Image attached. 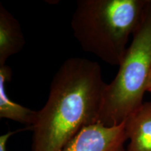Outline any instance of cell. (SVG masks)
Returning <instances> with one entry per match:
<instances>
[{
    "label": "cell",
    "mask_w": 151,
    "mask_h": 151,
    "mask_svg": "<svg viewBox=\"0 0 151 151\" xmlns=\"http://www.w3.org/2000/svg\"><path fill=\"white\" fill-rule=\"evenodd\" d=\"M107 85L97 62L66 60L52 78L46 103L37 111L32 151H62L81 129L97 122Z\"/></svg>",
    "instance_id": "1"
},
{
    "label": "cell",
    "mask_w": 151,
    "mask_h": 151,
    "mask_svg": "<svg viewBox=\"0 0 151 151\" xmlns=\"http://www.w3.org/2000/svg\"><path fill=\"white\" fill-rule=\"evenodd\" d=\"M149 0H78L71 21L84 51L119 66L129 37L142 22Z\"/></svg>",
    "instance_id": "2"
},
{
    "label": "cell",
    "mask_w": 151,
    "mask_h": 151,
    "mask_svg": "<svg viewBox=\"0 0 151 151\" xmlns=\"http://www.w3.org/2000/svg\"><path fill=\"white\" fill-rule=\"evenodd\" d=\"M116 76L107 85L97 122L114 126L142 106L151 71V0L134 34Z\"/></svg>",
    "instance_id": "3"
},
{
    "label": "cell",
    "mask_w": 151,
    "mask_h": 151,
    "mask_svg": "<svg viewBox=\"0 0 151 151\" xmlns=\"http://www.w3.org/2000/svg\"><path fill=\"white\" fill-rule=\"evenodd\" d=\"M127 141L125 121L111 127L96 122L81 129L62 151H126Z\"/></svg>",
    "instance_id": "4"
},
{
    "label": "cell",
    "mask_w": 151,
    "mask_h": 151,
    "mask_svg": "<svg viewBox=\"0 0 151 151\" xmlns=\"http://www.w3.org/2000/svg\"><path fill=\"white\" fill-rule=\"evenodd\" d=\"M125 128L126 151H151V101L143 103L125 120Z\"/></svg>",
    "instance_id": "5"
},
{
    "label": "cell",
    "mask_w": 151,
    "mask_h": 151,
    "mask_svg": "<svg viewBox=\"0 0 151 151\" xmlns=\"http://www.w3.org/2000/svg\"><path fill=\"white\" fill-rule=\"evenodd\" d=\"M24 45L25 39L18 20L0 3V66L21 51Z\"/></svg>",
    "instance_id": "6"
},
{
    "label": "cell",
    "mask_w": 151,
    "mask_h": 151,
    "mask_svg": "<svg viewBox=\"0 0 151 151\" xmlns=\"http://www.w3.org/2000/svg\"><path fill=\"white\" fill-rule=\"evenodd\" d=\"M12 71L6 65L0 66V118H6L31 127L35 123L37 111L17 104L6 92L5 83L11 80Z\"/></svg>",
    "instance_id": "7"
},
{
    "label": "cell",
    "mask_w": 151,
    "mask_h": 151,
    "mask_svg": "<svg viewBox=\"0 0 151 151\" xmlns=\"http://www.w3.org/2000/svg\"><path fill=\"white\" fill-rule=\"evenodd\" d=\"M29 129H32L31 127L25 128V129H18V130H16V131L8 132L6 134H5L1 135V137H0V151H8L6 148V144H7V142H8L9 139H10L11 136L15 134L16 132H18L19 131L20 132V131H22V130H24V129L27 130Z\"/></svg>",
    "instance_id": "8"
},
{
    "label": "cell",
    "mask_w": 151,
    "mask_h": 151,
    "mask_svg": "<svg viewBox=\"0 0 151 151\" xmlns=\"http://www.w3.org/2000/svg\"><path fill=\"white\" fill-rule=\"evenodd\" d=\"M146 91L149 92L151 93V71L149 75L148 82H147V86H146Z\"/></svg>",
    "instance_id": "9"
}]
</instances>
